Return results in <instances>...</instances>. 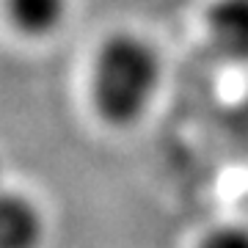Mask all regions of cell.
<instances>
[{
	"mask_svg": "<svg viewBox=\"0 0 248 248\" xmlns=\"http://www.w3.org/2000/svg\"><path fill=\"white\" fill-rule=\"evenodd\" d=\"M47 218L22 190L0 185V248H42Z\"/></svg>",
	"mask_w": 248,
	"mask_h": 248,
	"instance_id": "obj_2",
	"label": "cell"
},
{
	"mask_svg": "<svg viewBox=\"0 0 248 248\" xmlns=\"http://www.w3.org/2000/svg\"><path fill=\"white\" fill-rule=\"evenodd\" d=\"M207 31L226 58L248 61V0H213L207 9Z\"/></svg>",
	"mask_w": 248,
	"mask_h": 248,
	"instance_id": "obj_3",
	"label": "cell"
},
{
	"mask_svg": "<svg viewBox=\"0 0 248 248\" xmlns=\"http://www.w3.org/2000/svg\"><path fill=\"white\" fill-rule=\"evenodd\" d=\"M196 248H248V223H218L199 237Z\"/></svg>",
	"mask_w": 248,
	"mask_h": 248,
	"instance_id": "obj_5",
	"label": "cell"
},
{
	"mask_svg": "<svg viewBox=\"0 0 248 248\" xmlns=\"http://www.w3.org/2000/svg\"><path fill=\"white\" fill-rule=\"evenodd\" d=\"M163 83V58L149 39L130 31L105 36L91 63V108L116 130L135 127L152 110Z\"/></svg>",
	"mask_w": 248,
	"mask_h": 248,
	"instance_id": "obj_1",
	"label": "cell"
},
{
	"mask_svg": "<svg viewBox=\"0 0 248 248\" xmlns=\"http://www.w3.org/2000/svg\"><path fill=\"white\" fill-rule=\"evenodd\" d=\"M0 185H3V182H0Z\"/></svg>",
	"mask_w": 248,
	"mask_h": 248,
	"instance_id": "obj_6",
	"label": "cell"
},
{
	"mask_svg": "<svg viewBox=\"0 0 248 248\" xmlns=\"http://www.w3.org/2000/svg\"><path fill=\"white\" fill-rule=\"evenodd\" d=\"M69 0H6V17L28 39L53 36L66 22Z\"/></svg>",
	"mask_w": 248,
	"mask_h": 248,
	"instance_id": "obj_4",
	"label": "cell"
}]
</instances>
